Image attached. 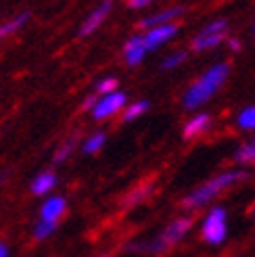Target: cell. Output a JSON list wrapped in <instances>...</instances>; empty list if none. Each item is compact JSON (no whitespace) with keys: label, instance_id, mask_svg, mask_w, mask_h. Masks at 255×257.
Here are the masks:
<instances>
[{"label":"cell","instance_id":"6da1fadb","mask_svg":"<svg viewBox=\"0 0 255 257\" xmlns=\"http://www.w3.org/2000/svg\"><path fill=\"white\" fill-rule=\"evenodd\" d=\"M228 73H230V65H228V63H215L213 67H209L186 90V94L182 98L184 109H197L201 105H205V102L224 86V82L228 80Z\"/></svg>","mask_w":255,"mask_h":257},{"label":"cell","instance_id":"7a4b0ae2","mask_svg":"<svg viewBox=\"0 0 255 257\" xmlns=\"http://www.w3.org/2000/svg\"><path fill=\"white\" fill-rule=\"evenodd\" d=\"M245 178H247V172H243V170H228V172L213 176L211 180H207L205 184L197 186L190 195L184 197L182 207L184 209H201L203 205L211 203L220 192H224L226 188H230L232 184L240 182V180H245Z\"/></svg>","mask_w":255,"mask_h":257},{"label":"cell","instance_id":"3957f363","mask_svg":"<svg viewBox=\"0 0 255 257\" xmlns=\"http://www.w3.org/2000/svg\"><path fill=\"white\" fill-rule=\"evenodd\" d=\"M190 228H193V220H190V217H178L176 222L165 226L155 238L143 240V242H132V245L125 247V251H134V253H143V255L165 253V251H170L174 245H178V242L186 236V232Z\"/></svg>","mask_w":255,"mask_h":257},{"label":"cell","instance_id":"277c9868","mask_svg":"<svg viewBox=\"0 0 255 257\" xmlns=\"http://www.w3.org/2000/svg\"><path fill=\"white\" fill-rule=\"evenodd\" d=\"M201 236L209 245H222L228 236V217L224 207H211L209 213L203 217L201 224Z\"/></svg>","mask_w":255,"mask_h":257},{"label":"cell","instance_id":"5b68a950","mask_svg":"<svg viewBox=\"0 0 255 257\" xmlns=\"http://www.w3.org/2000/svg\"><path fill=\"white\" fill-rule=\"evenodd\" d=\"M228 36V23L224 19H215L209 25H205L193 40L195 50H211L215 46H220Z\"/></svg>","mask_w":255,"mask_h":257},{"label":"cell","instance_id":"8992f818","mask_svg":"<svg viewBox=\"0 0 255 257\" xmlns=\"http://www.w3.org/2000/svg\"><path fill=\"white\" fill-rule=\"evenodd\" d=\"M125 102H128V96H125L123 92H119V90H115V92H111V94L98 96L96 105L92 107V117L98 119V121H100V119H109V117H113L115 113L123 111Z\"/></svg>","mask_w":255,"mask_h":257},{"label":"cell","instance_id":"52a82bcc","mask_svg":"<svg viewBox=\"0 0 255 257\" xmlns=\"http://www.w3.org/2000/svg\"><path fill=\"white\" fill-rule=\"evenodd\" d=\"M176 34H178V25H176V23L157 25V28L147 30V34L143 36V42H145L147 50H157V48L163 46L165 42H170Z\"/></svg>","mask_w":255,"mask_h":257},{"label":"cell","instance_id":"ba28073f","mask_svg":"<svg viewBox=\"0 0 255 257\" xmlns=\"http://www.w3.org/2000/svg\"><path fill=\"white\" fill-rule=\"evenodd\" d=\"M109 13H111V3H103L100 7H96L90 15L84 19L82 28H80V38H86V36L94 34L100 25H103V21L109 17Z\"/></svg>","mask_w":255,"mask_h":257},{"label":"cell","instance_id":"9c48e42d","mask_svg":"<svg viewBox=\"0 0 255 257\" xmlns=\"http://www.w3.org/2000/svg\"><path fill=\"white\" fill-rule=\"evenodd\" d=\"M65 209H67V201L63 197H48L42 207H40V217L44 222H53L57 224L63 215H65Z\"/></svg>","mask_w":255,"mask_h":257},{"label":"cell","instance_id":"30bf717a","mask_svg":"<svg viewBox=\"0 0 255 257\" xmlns=\"http://www.w3.org/2000/svg\"><path fill=\"white\" fill-rule=\"evenodd\" d=\"M147 53H149V50H147V46H145V42H143V36H134V38H130V40L125 42V46H123V61H125L130 67H136V65H140V63H143V59H145Z\"/></svg>","mask_w":255,"mask_h":257},{"label":"cell","instance_id":"8fae6325","mask_svg":"<svg viewBox=\"0 0 255 257\" xmlns=\"http://www.w3.org/2000/svg\"><path fill=\"white\" fill-rule=\"evenodd\" d=\"M184 15V9L182 7H172V9H165V11H159L155 15H151L147 19H143L138 25L143 30H151V28H157V25H165V23H174L178 17Z\"/></svg>","mask_w":255,"mask_h":257},{"label":"cell","instance_id":"7c38bea8","mask_svg":"<svg viewBox=\"0 0 255 257\" xmlns=\"http://www.w3.org/2000/svg\"><path fill=\"white\" fill-rule=\"evenodd\" d=\"M209 125H211V117H209V115L207 113H199L190 121H186L184 130H182V136L186 140H193V138H197L201 134H205L209 130Z\"/></svg>","mask_w":255,"mask_h":257},{"label":"cell","instance_id":"4fadbf2b","mask_svg":"<svg viewBox=\"0 0 255 257\" xmlns=\"http://www.w3.org/2000/svg\"><path fill=\"white\" fill-rule=\"evenodd\" d=\"M153 190H155V188H153V182L140 184V186H136L134 190L128 192V195L123 197V201H121V205H123V207H134V205L147 201V199L151 197V192H153Z\"/></svg>","mask_w":255,"mask_h":257},{"label":"cell","instance_id":"5bb4252c","mask_svg":"<svg viewBox=\"0 0 255 257\" xmlns=\"http://www.w3.org/2000/svg\"><path fill=\"white\" fill-rule=\"evenodd\" d=\"M57 186V176L53 172H42L34 178L32 182V192L34 195H48L50 190Z\"/></svg>","mask_w":255,"mask_h":257},{"label":"cell","instance_id":"9a60e30c","mask_svg":"<svg viewBox=\"0 0 255 257\" xmlns=\"http://www.w3.org/2000/svg\"><path fill=\"white\" fill-rule=\"evenodd\" d=\"M28 19H30V13L25 11V13H19L17 17H13L11 21H7V23H3L0 25V42L5 40V38H9V36H13L19 28H23L25 23H28Z\"/></svg>","mask_w":255,"mask_h":257},{"label":"cell","instance_id":"2e32d148","mask_svg":"<svg viewBox=\"0 0 255 257\" xmlns=\"http://www.w3.org/2000/svg\"><path fill=\"white\" fill-rule=\"evenodd\" d=\"M105 143H107L105 132H96L90 138H86V143H84L82 149H84V153H88V155H94V153H98L100 149L105 147Z\"/></svg>","mask_w":255,"mask_h":257},{"label":"cell","instance_id":"e0dca14e","mask_svg":"<svg viewBox=\"0 0 255 257\" xmlns=\"http://www.w3.org/2000/svg\"><path fill=\"white\" fill-rule=\"evenodd\" d=\"M147 109H149V102L147 100H138V102H132V105H125L123 107V121H134Z\"/></svg>","mask_w":255,"mask_h":257},{"label":"cell","instance_id":"ac0fdd59","mask_svg":"<svg viewBox=\"0 0 255 257\" xmlns=\"http://www.w3.org/2000/svg\"><path fill=\"white\" fill-rule=\"evenodd\" d=\"M234 161L236 163H255V138H253V143H247L236 149Z\"/></svg>","mask_w":255,"mask_h":257},{"label":"cell","instance_id":"d6986e66","mask_svg":"<svg viewBox=\"0 0 255 257\" xmlns=\"http://www.w3.org/2000/svg\"><path fill=\"white\" fill-rule=\"evenodd\" d=\"M236 123L240 130H255V105L240 111L236 117Z\"/></svg>","mask_w":255,"mask_h":257},{"label":"cell","instance_id":"ffe728a7","mask_svg":"<svg viewBox=\"0 0 255 257\" xmlns=\"http://www.w3.org/2000/svg\"><path fill=\"white\" fill-rule=\"evenodd\" d=\"M55 230H57V224L40 220V222L36 224V228H34V238H36V240H44V238H48L50 234H53Z\"/></svg>","mask_w":255,"mask_h":257},{"label":"cell","instance_id":"44dd1931","mask_svg":"<svg viewBox=\"0 0 255 257\" xmlns=\"http://www.w3.org/2000/svg\"><path fill=\"white\" fill-rule=\"evenodd\" d=\"M186 61V53L184 50H176V53H172L170 57H165L163 63H161V69H176L178 65H182V63Z\"/></svg>","mask_w":255,"mask_h":257},{"label":"cell","instance_id":"7402d4cb","mask_svg":"<svg viewBox=\"0 0 255 257\" xmlns=\"http://www.w3.org/2000/svg\"><path fill=\"white\" fill-rule=\"evenodd\" d=\"M117 90V80L115 78H105V80H100L96 84V94H111V92H115Z\"/></svg>","mask_w":255,"mask_h":257},{"label":"cell","instance_id":"603a6c76","mask_svg":"<svg viewBox=\"0 0 255 257\" xmlns=\"http://www.w3.org/2000/svg\"><path fill=\"white\" fill-rule=\"evenodd\" d=\"M73 149H75V138L67 140V143L57 151V155H55V163H63V161H65V159L71 155V153H73Z\"/></svg>","mask_w":255,"mask_h":257},{"label":"cell","instance_id":"cb8c5ba5","mask_svg":"<svg viewBox=\"0 0 255 257\" xmlns=\"http://www.w3.org/2000/svg\"><path fill=\"white\" fill-rule=\"evenodd\" d=\"M96 100H98V96H96V94H90V96H88V98L82 102V109H84V111H92V107L96 105Z\"/></svg>","mask_w":255,"mask_h":257},{"label":"cell","instance_id":"d4e9b609","mask_svg":"<svg viewBox=\"0 0 255 257\" xmlns=\"http://www.w3.org/2000/svg\"><path fill=\"white\" fill-rule=\"evenodd\" d=\"M151 3H153V0H130L128 5H130L132 9H143V7H149Z\"/></svg>","mask_w":255,"mask_h":257},{"label":"cell","instance_id":"484cf974","mask_svg":"<svg viewBox=\"0 0 255 257\" xmlns=\"http://www.w3.org/2000/svg\"><path fill=\"white\" fill-rule=\"evenodd\" d=\"M228 46H230V50H238L240 48V42L234 40V38H230V40H228Z\"/></svg>","mask_w":255,"mask_h":257},{"label":"cell","instance_id":"4316f807","mask_svg":"<svg viewBox=\"0 0 255 257\" xmlns=\"http://www.w3.org/2000/svg\"><path fill=\"white\" fill-rule=\"evenodd\" d=\"M0 257H9V247L5 242H0Z\"/></svg>","mask_w":255,"mask_h":257},{"label":"cell","instance_id":"83f0119b","mask_svg":"<svg viewBox=\"0 0 255 257\" xmlns=\"http://www.w3.org/2000/svg\"><path fill=\"white\" fill-rule=\"evenodd\" d=\"M251 213H253V220H255V207H253V211H251Z\"/></svg>","mask_w":255,"mask_h":257},{"label":"cell","instance_id":"f1b7e54d","mask_svg":"<svg viewBox=\"0 0 255 257\" xmlns=\"http://www.w3.org/2000/svg\"><path fill=\"white\" fill-rule=\"evenodd\" d=\"M103 257H111V255H103Z\"/></svg>","mask_w":255,"mask_h":257}]
</instances>
